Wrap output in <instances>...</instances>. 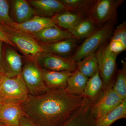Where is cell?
Returning a JSON list of instances; mask_svg holds the SVG:
<instances>
[{
  "mask_svg": "<svg viewBox=\"0 0 126 126\" xmlns=\"http://www.w3.org/2000/svg\"><path fill=\"white\" fill-rule=\"evenodd\" d=\"M82 96L65 89L50 90L44 94H29L21 103L25 116L37 126H60L83 104Z\"/></svg>",
  "mask_w": 126,
  "mask_h": 126,
  "instance_id": "cell-1",
  "label": "cell"
},
{
  "mask_svg": "<svg viewBox=\"0 0 126 126\" xmlns=\"http://www.w3.org/2000/svg\"><path fill=\"white\" fill-rule=\"evenodd\" d=\"M115 25L113 22H109L98 27L78 47L70 58L76 63L86 56L96 53L104 44L109 40Z\"/></svg>",
  "mask_w": 126,
  "mask_h": 126,
  "instance_id": "cell-2",
  "label": "cell"
},
{
  "mask_svg": "<svg viewBox=\"0 0 126 126\" xmlns=\"http://www.w3.org/2000/svg\"><path fill=\"white\" fill-rule=\"evenodd\" d=\"M108 41L104 44L95 53L98 71L103 82L105 91L112 88L115 83L118 56L108 49Z\"/></svg>",
  "mask_w": 126,
  "mask_h": 126,
  "instance_id": "cell-3",
  "label": "cell"
},
{
  "mask_svg": "<svg viewBox=\"0 0 126 126\" xmlns=\"http://www.w3.org/2000/svg\"><path fill=\"white\" fill-rule=\"evenodd\" d=\"M1 25L9 39L26 56L36 60L39 56L45 53L43 46L31 35Z\"/></svg>",
  "mask_w": 126,
  "mask_h": 126,
  "instance_id": "cell-4",
  "label": "cell"
},
{
  "mask_svg": "<svg viewBox=\"0 0 126 126\" xmlns=\"http://www.w3.org/2000/svg\"><path fill=\"white\" fill-rule=\"evenodd\" d=\"M29 95L21 74L13 78L4 75L0 84V98L2 102L14 101L22 103L27 100Z\"/></svg>",
  "mask_w": 126,
  "mask_h": 126,
  "instance_id": "cell-5",
  "label": "cell"
},
{
  "mask_svg": "<svg viewBox=\"0 0 126 126\" xmlns=\"http://www.w3.org/2000/svg\"><path fill=\"white\" fill-rule=\"evenodd\" d=\"M124 1L123 0H96L88 16L98 27L109 22L116 24L118 9Z\"/></svg>",
  "mask_w": 126,
  "mask_h": 126,
  "instance_id": "cell-6",
  "label": "cell"
},
{
  "mask_svg": "<svg viewBox=\"0 0 126 126\" xmlns=\"http://www.w3.org/2000/svg\"><path fill=\"white\" fill-rule=\"evenodd\" d=\"M21 74L29 94L38 96L50 90L46 86L41 69L35 61L30 62L25 65Z\"/></svg>",
  "mask_w": 126,
  "mask_h": 126,
  "instance_id": "cell-7",
  "label": "cell"
},
{
  "mask_svg": "<svg viewBox=\"0 0 126 126\" xmlns=\"http://www.w3.org/2000/svg\"><path fill=\"white\" fill-rule=\"evenodd\" d=\"M36 60L42 69L47 70L73 72L77 68L76 63L70 58H63L48 53H43Z\"/></svg>",
  "mask_w": 126,
  "mask_h": 126,
  "instance_id": "cell-8",
  "label": "cell"
},
{
  "mask_svg": "<svg viewBox=\"0 0 126 126\" xmlns=\"http://www.w3.org/2000/svg\"><path fill=\"white\" fill-rule=\"evenodd\" d=\"M123 100L112 88L106 90L97 102L91 105V111L96 121L119 106Z\"/></svg>",
  "mask_w": 126,
  "mask_h": 126,
  "instance_id": "cell-9",
  "label": "cell"
},
{
  "mask_svg": "<svg viewBox=\"0 0 126 126\" xmlns=\"http://www.w3.org/2000/svg\"><path fill=\"white\" fill-rule=\"evenodd\" d=\"M21 103L8 101L0 106V121L6 126H19L20 121L24 115Z\"/></svg>",
  "mask_w": 126,
  "mask_h": 126,
  "instance_id": "cell-10",
  "label": "cell"
},
{
  "mask_svg": "<svg viewBox=\"0 0 126 126\" xmlns=\"http://www.w3.org/2000/svg\"><path fill=\"white\" fill-rule=\"evenodd\" d=\"M84 98L83 104L60 126H97L91 111V104Z\"/></svg>",
  "mask_w": 126,
  "mask_h": 126,
  "instance_id": "cell-11",
  "label": "cell"
},
{
  "mask_svg": "<svg viewBox=\"0 0 126 126\" xmlns=\"http://www.w3.org/2000/svg\"><path fill=\"white\" fill-rule=\"evenodd\" d=\"M55 25L51 18L36 16L24 23L19 24L14 21L7 26L31 35Z\"/></svg>",
  "mask_w": 126,
  "mask_h": 126,
  "instance_id": "cell-12",
  "label": "cell"
},
{
  "mask_svg": "<svg viewBox=\"0 0 126 126\" xmlns=\"http://www.w3.org/2000/svg\"><path fill=\"white\" fill-rule=\"evenodd\" d=\"M105 91L99 71L88 79L82 96L93 105L101 98Z\"/></svg>",
  "mask_w": 126,
  "mask_h": 126,
  "instance_id": "cell-13",
  "label": "cell"
},
{
  "mask_svg": "<svg viewBox=\"0 0 126 126\" xmlns=\"http://www.w3.org/2000/svg\"><path fill=\"white\" fill-rule=\"evenodd\" d=\"M43 80L50 90L65 89L68 79L72 72L69 71H54L41 69Z\"/></svg>",
  "mask_w": 126,
  "mask_h": 126,
  "instance_id": "cell-14",
  "label": "cell"
},
{
  "mask_svg": "<svg viewBox=\"0 0 126 126\" xmlns=\"http://www.w3.org/2000/svg\"><path fill=\"white\" fill-rule=\"evenodd\" d=\"M28 2L41 16L51 18L60 12L66 11L60 0H31Z\"/></svg>",
  "mask_w": 126,
  "mask_h": 126,
  "instance_id": "cell-15",
  "label": "cell"
},
{
  "mask_svg": "<svg viewBox=\"0 0 126 126\" xmlns=\"http://www.w3.org/2000/svg\"><path fill=\"white\" fill-rule=\"evenodd\" d=\"M31 35L36 40L44 44L54 43L66 39H75L68 30H63L56 25L45 28Z\"/></svg>",
  "mask_w": 126,
  "mask_h": 126,
  "instance_id": "cell-16",
  "label": "cell"
},
{
  "mask_svg": "<svg viewBox=\"0 0 126 126\" xmlns=\"http://www.w3.org/2000/svg\"><path fill=\"white\" fill-rule=\"evenodd\" d=\"M4 56L5 76L13 78L20 75L23 68L20 55L11 47H7L5 50Z\"/></svg>",
  "mask_w": 126,
  "mask_h": 126,
  "instance_id": "cell-17",
  "label": "cell"
},
{
  "mask_svg": "<svg viewBox=\"0 0 126 126\" xmlns=\"http://www.w3.org/2000/svg\"><path fill=\"white\" fill-rule=\"evenodd\" d=\"M78 39L71 38L42 45L45 53L68 58L76 47Z\"/></svg>",
  "mask_w": 126,
  "mask_h": 126,
  "instance_id": "cell-18",
  "label": "cell"
},
{
  "mask_svg": "<svg viewBox=\"0 0 126 126\" xmlns=\"http://www.w3.org/2000/svg\"><path fill=\"white\" fill-rule=\"evenodd\" d=\"M98 27L92 19L88 16L79 21L72 29L68 31L74 38L79 40L87 38Z\"/></svg>",
  "mask_w": 126,
  "mask_h": 126,
  "instance_id": "cell-19",
  "label": "cell"
},
{
  "mask_svg": "<svg viewBox=\"0 0 126 126\" xmlns=\"http://www.w3.org/2000/svg\"><path fill=\"white\" fill-rule=\"evenodd\" d=\"M16 23L20 24L29 20L35 16L36 11L27 1L14 0L12 1Z\"/></svg>",
  "mask_w": 126,
  "mask_h": 126,
  "instance_id": "cell-20",
  "label": "cell"
},
{
  "mask_svg": "<svg viewBox=\"0 0 126 126\" xmlns=\"http://www.w3.org/2000/svg\"><path fill=\"white\" fill-rule=\"evenodd\" d=\"M88 79L76 68L68 79L65 90L70 94L82 96Z\"/></svg>",
  "mask_w": 126,
  "mask_h": 126,
  "instance_id": "cell-21",
  "label": "cell"
},
{
  "mask_svg": "<svg viewBox=\"0 0 126 126\" xmlns=\"http://www.w3.org/2000/svg\"><path fill=\"white\" fill-rule=\"evenodd\" d=\"M84 18L78 14L64 11L56 14L51 18L56 26L69 30Z\"/></svg>",
  "mask_w": 126,
  "mask_h": 126,
  "instance_id": "cell-22",
  "label": "cell"
},
{
  "mask_svg": "<svg viewBox=\"0 0 126 126\" xmlns=\"http://www.w3.org/2000/svg\"><path fill=\"white\" fill-rule=\"evenodd\" d=\"M68 11L86 17L89 15L96 0H60Z\"/></svg>",
  "mask_w": 126,
  "mask_h": 126,
  "instance_id": "cell-23",
  "label": "cell"
},
{
  "mask_svg": "<svg viewBox=\"0 0 126 126\" xmlns=\"http://www.w3.org/2000/svg\"><path fill=\"white\" fill-rule=\"evenodd\" d=\"M126 118V98L119 106L97 121V126H110L118 119Z\"/></svg>",
  "mask_w": 126,
  "mask_h": 126,
  "instance_id": "cell-24",
  "label": "cell"
},
{
  "mask_svg": "<svg viewBox=\"0 0 126 126\" xmlns=\"http://www.w3.org/2000/svg\"><path fill=\"white\" fill-rule=\"evenodd\" d=\"M77 68L88 78L92 77L98 71L96 53L86 56L76 63Z\"/></svg>",
  "mask_w": 126,
  "mask_h": 126,
  "instance_id": "cell-25",
  "label": "cell"
},
{
  "mask_svg": "<svg viewBox=\"0 0 126 126\" xmlns=\"http://www.w3.org/2000/svg\"><path fill=\"white\" fill-rule=\"evenodd\" d=\"M122 67L117 71L113 90L123 99L126 98V63L122 60Z\"/></svg>",
  "mask_w": 126,
  "mask_h": 126,
  "instance_id": "cell-26",
  "label": "cell"
},
{
  "mask_svg": "<svg viewBox=\"0 0 126 126\" xmlns=\"http://www.w3.org/2000/svg\"><path fill=\"white\" fill-rule=\"evenodd\" d=\"M109 41L126 47V21H123L114 29Z\"/></svg>",
  "mask_w": 126,
  "mask_h": 126,
  "instance_id": "cell-27",
  "label": "cell"
},
{
  "mask_svg": "<svg viewBox=\"0 0 126 126\" xmlns=\"http://www.w3.org/2000/svg\"><path fill=\"white\" fill-rule=\"evenodd\" d=\"M14 21L9 15V6L8 1L0 0V24L9 25Z\"/></svg>",
  "mask_w": 126,
  "mask_h": 126,
  "instance_id": "cell-28",
  "label": "cell"
},
{
  "mask_svg": "<svg viewBox=\"0 0 126 126\" xmlns=\"http://www.w3.org/2000/svg\"><path fill=\"white\" fill-rule=\"evenodd\" d=\"M0 41H2L3 43L9 45L13 46L16 47L10 41L7 37V35L4 27L2 25L0 24Z\"/></svg>",
  "mask_w": 126,
  "mask_h": 126,
  "instance_id": "cell-29",
  "label": "cell"
},
{
  "mask_svg": "<svg viewBox=\"0 0 126 126\" xmlns=\"http://www.w3.org/2000/svg\"><path fill=\"white\" fill-rule=\"evenodd\" d=\"M19 125V126H37L25 115L21 118Z\"/></svg>",
  "mask_w": 126,
  "mask_h": 126,
  "instance_id": "cell-30",
  "label": "cell"
},
{
  "mask_svg": "<svg viewBox=\"0 0 126 126\" xmlns=\"http://www.w3.org/2000/svg\"><path fill=\"white\" fill-rule=\"evenodd\" d=\"M3 42L0 41V73L5 75V72L4 69L2 67L1 61H2V47Z\"/></svg>",
  "mask_w": 126,
  "mask_h": 126,
  "instance_id": "cell-31",
  "label": "cell"
},
{
  "mask_svg": "<svg viewBox=\"0 0 126 126\" xmlns=\"http://www.w3.org/2000/svg\"><path fill=\"white\" fill-rule=\"evenodd\" d=\"M4 75L0 73V84L1 82H2V78H3V77Z\"/></svg>",
  "mask_w": 126,
  "mask_h": 126,
  "instance_id": "cell-32",
  "label": "cell"
},
{
  "mask_svg": "<svg viewBox=\"0 0 126 126\" xmlns=\"http://www.w3.org/2000/svg\"><path fill=\"white\" fill-rule=\"evenodd\" d=\"M0 126H6L4 123L0 121Z\"/></svg>",
  "mask_w": 126,
  "mask_h": 126,
  "instance_id": "cell-33",
  "label": "cell"
},
{
  "mask_svg": "<svg viewBox=\"0 0 126 126\" xmlns=\"http://www.w3.org/2000/svg\"><path fill=\"white\" fill-rule=\"evenodd\" d=\"M2 103L3 102H2V100H1L0 98V105H1V104H2Z\"/></svg>",
  "mask_w": 126,
  "mask_h": 126,
  "instance_id": "cell-34",
  "label": "cell"
}]
</instances>
